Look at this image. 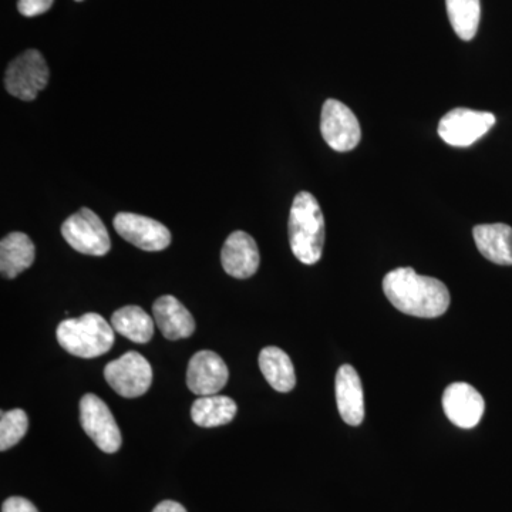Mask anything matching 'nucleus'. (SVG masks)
Returning <instances> with one entry per match:
<instances>
[{
    "instance_id": "nucleus-1",
    "label": "nucleus",
    "mask_w": 512,
    "mask_h": 512,
    "mask_svg": "<svg viewBox=\"0 0 512 512\" xmlns=\"http://www.w3.org/2000/svg\"><path fill=\"white\" fill-rule=\"evenodd\" d=\"M387 299L406 315L416 318H439L450 306V292L443 282L417 274L413 268H397L383 279Z\"/></svg>"
},
{
    "instance_id": "nucleus-2",
    "label": "nucleus",
    "mask_w": 512,
    "mask_h": 512,
    "mask_svg": "<svg viewBox=\"0 0 512 512\" xmlns=\"http://www.w3.org/2000/svg\"><path fill=\"white\" fill-rule=\"evenodd\" d=\"M289 244L293 255L305 265L318 264L325 245V218L318 200L301 191L293 200L289 214Z\"/></svg>"
},
{
    "instance_id": "nucleus-3",
    "label": "nucleus",
    "mask_w": 512,
    "mask_h": 512,
    "mask_svg": "<svg viewBox=\"0 0 512 512\" xmlns=\"http://www.w3.org/2000/svg\"><path fill=\"white\" fill-rule=\"evenodd\" d=\"M113 326L97 313H86L77 319H66L57 326L56 338L70 355L93 359L113 348Z\"/></svg>"
},
{
    "instance_id": "nucleus-4",
    "label": "nucleus",
    "mask_w": 512,
    "mask_h": 512,
    "mask_svg": "<svg viewBox=\"0 0 512 512\" xmlns=\"http://www.w3.org/2000/svg\"><path fill=\"white\" fill-rule=\"evenodd\" d=\"M62 235L67 244L84 255L103 256L111 248L110 235L106 225L96 212L82 208L70 215L62 225Z\"/></svg>"
},
{
    "instance_id": "nucleus-5",
    "label": "nucleus",
    "mask_w": 512,
    "mask_h": 512,
    "mask_svg": "<svg viewBox=\"0 0 512 512\" xmlns=\"http://www.w3.org/2000/svg\"><path fill=\"white\" fill-rule=\"evenodd\" d=\"M49 67L37 50L25 53L10 62L5 74V87L16 99L32 101L49 83Z\"/></svg>"
},
{
    "instance_id": "nucleus-6",
    "label": "nucleus",
    "mask_w": 512,
    "mask_h": 512,
    "mask_svg": "<svg viewBox=\"0 0 512 512\" xmlns=\"http://www.w3.org/2000/svg\"><path fill=\"white\" fill-rule=\"evenodd\" d=\"M104 379L121 397L136 399L150 389L153 369L146 357L131 350L106 366Z\"/></svg>"
},
{
    "instance_id": "nucleus-7",
    "label": "nucleus",
    "mask_w": 512,
    "mask_h": 512,
    "mask_svg": "<svg viewBox=\"0 0 512 512\" xmlns=\"http://www.w3.org/2000/svg\"><path fill=\"white\" fill-rule=\"evenodd\" d=\"M320 133L328 146L339 153L353 150L362 140V128L355 113L335 99L326 100L323 104Z\"/></svg>"
},
{
    "instance_id": "nucleus-8",
    "label": "nucleus",
    "mask_w": 512,
    "mask_h": 512,
    "mask_svg": "<svg viewBox=\"0 0 512 512\" xmlns=\"http://www.w3.org/2000/svg\"><path fill=\"white\" fill-rule=\"evenodd\" d=\"M80 423L87 436L107 454L120 450L121 433L113 413L96 394H86L80 400Z\"/></svg>"
},
{
    "instance_id": "nucleus-9",
    "label": "nucleus",
    "mask_w": 512,
    "mask_h": 512,
    "mask_svg": "<svg viewBox=\"0 0 512 512\" xmlns=\"http://www.w3.org/2000/svg\"><path fill=\"white\" fill-rule=\"evenodd\" d=\"M495 124V116L488 111L454 109L440 120L439 136L453 147H468L484 137Z\"/></svg>"
},
{
    "instance_id": "nucleus-10",
    "label": "nucleus",
    "mask_w": 512,
    "mask_h": 512,
    "mask_svg": "<svg viewBox=\"0 0 512 512\" xmlns=\"http://www.w3.org/2000/svg\"><path fill=\"white\" fill-rule=\"evenodd\" d=\"M113 225L121 238L143 251L158 252L170 247V229L153 218L120 212L114 217Z\"/></svg>"
},
{
    "instance_id": "nucleus-11",
    "label": "nucleus",
    "mask_w": 512,
    "mask_h": 512,
    "mask_svg": "<svg viewBox=\"0 0 512 512\" xmlns=\"http://www.w3.org/2000/svg\"><path fill=\"white\" fill-rule=\"evenodd\" d=\"M228 379V367L217 353L201 350L191 357L187 370V386L197 396L220 393Z\"/></svg>"
},
{
    "instance_id": "nucleus-12",
    "label": "nucleus",
    "mask_w": 512,
    "mask_h": 512,
    "mask_svg": "<svg viewBox=\"0 0 512 512\" xmlns=\"http://www.w3.org/2000/svg\"><path fill=\"white\" fill-rule=\"evenodd\" d=\"M443 409L447 419L460 429H473L483 419V396L467 383H453L443 394Z\"/></svg>"
},
{
    "instance_id": "nucleus-13",
    "label": "nucleus",
    "mask_w": 512,
    "mask_h": 512,
    "mask_svg": "<svg viewBox=\"0 0 512 512\" xmlns=\"http://www.w3.org/2000/svg\"><path fill=\"white\" fill-rule=\"evenodd\" d=\"M259 249L255 239L244 231H235L225 241L221 262L225 272L237 279H248L259 268Z\"/></svg>"
},
{
    "instance_id": "nucleus-14",
    "label": "nucleus",
    "mask_w": 512,
    "mask_h": 512,
    "mask_svg": "<svg viewBox=\"0 0 512 512\" xmlns=\"http://www.w3.org/2000/svg\"><path fill=\"white\" fill-rule=\"evenodd\" d=\"M336 403L340 417L349 426H359L365 419V396L362 380L355 367L343 365L336 373Z\"/></svg>"
},
{
    "instance_id": "nucleus-15",
    "label": "nucleus",
    "mask_w": 512,
    "mask_h": 512,
    "mask_svg": "<svg viewBox=\"0 0 512 512\" xmlns=\"http://www.w3.org/2000/svg\"><path fill=\"white\" fill-rule=\"evenodd\" d=\"M154 320L165 339L180 340L190 338L195 330V320L191 312L171 295H164L154 302Z\"/></svg>"
},
{
    "instance_id": "nucleus-16",
    "label": "nucleus",
    "mask_w": 512,
    "mask_h": 512,
    "mask_svg": "<svg viewBox=\"0 0 512 512\" xmlns=\"http://www.w3.org/2000/svg\"><path fill=\"white\" fill-rule=\"evenodd\" d=\"M480 254L497 265H512V228L505 224H483L473 229Z\"/></svg>"
},
{
    "instance_id": "nucleus-17",
    "label": "nucleus",
    "mask_w": 512,
    "mask_h": 512,
    "mask_svg": "<svg viewBox=\"0 0 512 512\" xmlns=\"http://www.w3.org/2000/svg\"><path fill=\"white\" fill-rule=\"evenodd\" d=\"M36 249L32 239L23 232H12L0 242V272L13 279L35 262Z\"/></svg>"
},
{
    "instance_id": "nucleus-18",
    "label": "nucleus",
    "mask_w": 512,
    "mask_h": 512,
    "mask_svg": "<svg viewBox=\"0 0 512 512\" xmlns=\"http://www.w3.org/2000/svg\"><path fill=\"white\" fill-rule=\"evenodd\" d=\"M259 369L276 392L288 393L295 387V369L291 357L284 350L275 346L262 349L259 353Z\"/></svg>"
},
{
    "instance_id": "nucleus-19",
    "label": "nucleus",
    "mask_w": 512,
    "mask_h": 512,
    "mask_svg": "<svg viewBox=\"0 0 512 512\" xmlns=\"http://www.w3.org/2000/svg\"><path fill=\"white\" fill-rule=\"evenodd\" d=\"M237 403L228 396H201L195 400L191 407V419L197 426L211 429V427L225 426L237 416Z\"/></svg>"
},
{
    "instance_id": "nucleus-20",
    "label": "nucleus",
    "mask_w": 512,
    "mask_h": 512,
    "mask_svg": "<svg viewBox=\"0 0 512 512\" xmlns=\"http://www.w3.org/2000/svg\"><path fill=\"white\" fill-rule=\"evenodd\" d=\"M111 326L134 343H148L154 336V320L143 308L124 306L111 316Z\"/></svg>"
},
{
    "instance_id": "nucleus-21",
    "label": "nucleus",
    "mask_w": 512,
    "mask_h": 512,
    "mask_svg": "<svg viewBox=\"0 0 512 512\" xmlns=\"http://www.w3.org/2000/svg\"><path fill=\"white\" fill-rule=\"evenodd\" d=\"M448 19L461 40L474 39L481 19L480 0H446Z\"/></svg>"
},
{
    "instance_id": "nucleus-22",
    "label": "nucleus",
    "mask_w": 512,
    "mask_h": 512,
    "mask_svg": "<svg viewBox=\"0 0 512 512\" xmlns=\"http://www.w3.org/2000/svg\"><path fill=\"white\" fill-rule=\"evenodd\" d=\"M29 429L28 414L22 409L2 412L0 416V450L6 451L25 437Z\"/></svg>"
},
{
    "instance_id": "nucleus-23",
    "label": "nucleus",
    "mask_w": 512,
    "mask_h": 512,
    "mask_svg": "<svg viewBox=\"0 0 512 512\" xmlns=\"http://www.w3.org/2000/svg\"><path fill=\"white\" fill-rule=\"evenodd\" d=\"M53 0H19L18 9L23 16L35 18L52 8Z\"/></svg>"
},
{
    "instance_id": "nucleus-24",
    "label": "nucleus",
    "mask_w": 512,
    "mask_h": 512,
    "mask_svg": "<svg viewBox=\"0 0 512 512\" xmlns=\"http://www.w3.org/2000/svg\"><path fill=\"white\" fill-rule=\"evenodd\" d=\"M2 512H39L33 503L23 497H10L2 505Z\"/></svg>"
},
{
    "instance_id": "nucleus-25",
    "label": "nucleus",
    "mask_w": 512,
    "mask_h": 512,
    "mask_svg": "<svg viewBox=\"0 0 512 512\" xmlns=\"http://www.w3.org/2000/svg\"><path fill=\"white\" fill-rule=\"evenodd\" d=\"M153 512H188L185 510L184 505L177 503V501H163L154 508Z\"/></svg>"
},
{
    "instance_id": "nucleus-26",
    "label": "nucleus",
    "mask_w": 512,
    "mask_h": 512,
    "mask_svg": "<svg viewBox=\"0 0 512 512\" xmlns=\"http://www.w3.org/2000/svg\"><path fill=\"white\" fill-rule=\"evenodd\" d=\"M77 2H82V0H77Z\"/></svg>"
}]
</instances>
